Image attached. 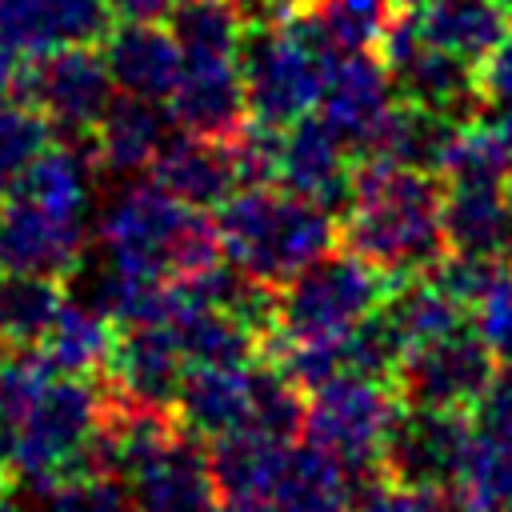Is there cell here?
Returning <instances> with one entry per match:
<instances>
[{
    "instance_id": "obj_1",
    "label": "cell",
    "mask_w": 512,
    "mask_h": 512,
    "mask_svg": "<svg viewBox=\"0 0 512 512\" xmlns=\"http://www.w3.org/2000/svg\"><path fill=\"white\" fill-rule=\"evenodd\" d=\"M104 404L108 392L88 376L56 372L40 348H12L0 360V468L36 492L88 476Z\"/></svg>"
},
{
    "instance_id": "obj_2",
    "label": "cell",
    "mask_w": 512,
    "mask_h": 512,
    "mask_svg": "<svg viewBox=\"0 0 512 512\" xmlns=\"http://www.w3.org/2000/svg\"><path fill=\"white\" fill-rule=\"evenodd\" d=\"M340 244L388 280L428 272L444 252V184L436 172L364 156L352 168Z\"/></svg>"
},
{
    "instance_id": "obj_3",
    "label": "cell",
    "mask_w": 512,
    "mask_h": 512,
    "mask_svg": "<svg viewBox=\"0 0 512 512\" xmlns=\"http://www.w3.org/2000/svg\"><path fill=\"white\" fill-rule=\"evenodd\" d=\"M96 256L140 280H188L224 252L208 212L176 200L160 180L128 176L96 216Z\"/></svg>"
},
{
    "instance_id": "obj_4",
    "label": "cell",
    "mask_w": 512,
    "mask_h": 512,
    "mask_svg": "<svg viewBox=\"0 0 512 512\" xmlns=\"http://www.w3.org/2000/svg\"><path fill=\"white\" fill-rule=\"evenodd\" d=\"M216 212L224 260L268 288H280L340 244L332 208L292 188L240 184Z\"/></svg>"
},
{
    "instance_id": "obj_5",
    "label": "cell",
    "mask_w": 512,
    "mask_h": 512,
    "mask_svg": "<svg viewBox=\"0 0 512 512\" xmlns=\"http://www.w3.org/2000/svg\"><path fill=\"white\" fill-rule=\"evenodd\" d=\"M332 48L308 28V20H280L248 28L240 44V76L248 96V116L272 128L316 112Z\"/></svg>"
},
{
    "instance_id": "obj_6",
    "label": "cell",
    "mask_w": 512,
    "mask_h": 512,
    "mask_svg": "<svg viewBox=\"0 0 512 512\" xmlns=\"http://www.w3.org/2000/svg\"><path fill=\"white\" fill-rule=\"evenodd\" d=\"M388 288L392 280L380 268L352 256L348 248H332L276 288V332L288 340L344 336L380 308Z\"/></svg>"
},
{
    "instance_id": "obj_7",
    "label": "cell",
    "mask_w": 512,
    "mask_h": 512,
    "mask_svg": "<svg viewBox=\"0 0 512 512\" xmlns=\"http://www.w3.org/2000/svg\"><path fill=\"white\" fill-rule=\"evenodd\" d=\"M404 396L384 376L368 372H340L304 404V440L340 460L348 472L380 468V448L400 416Z\"/></svg>"
},
{
    "instance_id": "obj_8",
    "label": "cell",
    "mask_w": 512,
    "mask_h": 512,
    "mask_svg": "<svg viewBox=\"0 0 512 512\" xmlns=\"http://www.w3.org/2000/svg\"><path fill=\"white\" fill-rule=\"evenodd\" d=\"M376 56L384 60L396 96L456 120H468L472 108L480 104V88H476V64L460 60L456 52L432 44L420 24L416 12H396L392 28L384 32Z\"/></svg>"
},
{
    "instance_id": "obj_9",
    "label": "cell",
    "mask_w": 512,
    "mask_h": 512,
    "mask_svg": "<svg viewBox=\"0 0 512 512\" xmlns=\"http://www.w3.org/2000/svg\"><path fill=\"white\" fill-rule=\"evenodd\" d=\"M20 88L24 100L40 108V116L72 140L92 136V128L100 124L104 108L116 96L100 44H64L36 56L32 64H24Z\"/></svg>"
},
{
    "instance_id": "obj_10",
    "label": "cell",
    "mask_w": 512,
    "mask_h": 512,
    "mask_svg": "<svg viewBox=\"0 0 512 512\" xmlns=\"http://www.w3.org/2000/svg\"><path fill=\"white\" fill-rule=\"evenodd\" d=\"M500 372L496 352L480 336V328H452L432 340L412 344L396 364V392L404 404H428V408H472L492 376Z\"/></svg>"
},
{
    "instance_id": "obj_11",
    "label": "cell",
    "mask_w": 512,
    "mask_h": 512,
    "mask_svg": "<svg viewBox=\"0 0 512 512\" xmlns=\"http://www.w3.org/2000/svg\"><path fill=\"white\" fill-rule=\"evenodd\" d=\"M472 424L456 408H428V404H404L392 420L384 448H380V472L400 484H428V488H460L464 460H468Z\"/></svg>"
},
{
    "instance_id": "obj_12",
    "label": "cell",
    "mask_w": 512,
    "mask_h": 512,
    "mask_svg": "<svg viewBox=\"0 0 512 512\" xmlns=\"http://www.w3.org/2000/svg\"><path fill=\"white\" fill-rule=\"evenodd\" d=\"M120 480L136 512H212L220 500L208 448L180 424L156 436Z\"/></svg>"
},
{
    "instance_id": "obj_13",
    "label": "cell",
    "mask_w": 512,
    "mask_h": 512,
    "mask_svg": "<svg viewBox=\"0 0 512 512\" xmlns=\"http://www.w3.org/2000/svg\"><path fill=\"white\" fill-rule=\"evenodd\" d=\"M396 84L376 52H332L316 116L356 152L368 156L388 112L396 108Z\"/></svg>"
},
{
    "instance_id": "obj_14",
    "label": "cell",
    "mask_w": 512,
    "mask_h": 512,
    "mask_svg": "<svg viewBox=\"0 0 512 512\" xmlns=\"http://www.w3.org/2000/svg\"><path fill=\"white\" fill-rule=\"evenodd\" d=\"M84 244L88 220L60 216L16 188L0 200V268L64 280L84 260Z\"/></svg>"
},
{
    "instance_id": "obj_15",
    "label": "cell",
    "mask_w": 512,
    "mask_h": 512,
    "mask_svg": "<svg viewBox=\"0 0 512 512\" xmlns=\"http://www.w3.org/2000/svg\"><path fill=\"white\" fill-rule=\"evenodd\" d=\"M180 80L172 88L168 116L180 132L232 140L248 124V96L240 76V52H180Z\"/></svg>"
},
{
    "instance_id": "obj_16",
    "label": "cell",
    "mask_w": 512,
    "mask_h": 512,
    "mask_svg": "<svg viewBox=\"0 0 512 512\" xmlns=\"http://www.w3.org/2000/svg\"><path fill=\"white\" fill-rule=\"evenodd\" d=\"M468 424L472 440L460 476L468 508H512V368L492 376Z\"/></svg>"
},
{
    "instance_id": "obj_17",
    "label": "cell",
    "mask_w": 512,
    "mask_h": 512,
    "mask_svg": "<svg viewBox=\"0 0 512 512\" xmlns=\"http://www.w3.org/2000/svg\"><path fill=\"white\" fill-rule=\"evenodd\" d=\"M352 148L316 116H300L288 128H280V164L276 180L308 200H320L324 208H344L352 188Z\"/></svg>"
},
{
    "instance_id": "obj_18",
    "label": "cell",
    "mask_w": 512,
    "mask_h": 512,
    "mask_svg": "<svg viewBox=\"0 0 512 512\" xmlns=\"http://www.w3.org/2000/svg\"><path fill=\"white\" fill-rule=\"evenodd\" d=\"M252 396H256V364H188L184 380L176 388L172 412L176 424L200 440L228 436L236 428H248L252 420Z\"/></svg>"
},
{
    "instance_id": "obj_19",
    "label": "cell",
    "mask_w": 512,
    "mask_h": 512,
    "mask_svg": "<svg viewBox=\"0 0 512 512\" xmlns=\"http://www.w3.org/2000/svg\"><path fill=\"white\" fill-rule=\"evenodd\" d=\"M184 368H188V356L172 324H128L116 336V348L104 372L112 376L116 396L148 408H172Z\"/></svg>"
},
{
    "instance_id": "obj_20",
    "label": "cell",
    "mask_w": 512,
    "mask_h": 512,
    "mask_svg": "<svg viewBox=\"0 0 512 512\" xmlns=\"http://www.w3.org/2000/svg\"><path fill=\"white\" fill-rule=\"evenodd\" d=\"M108 72L116 92L144 96V100H168L180 80V44L160 20H120L100 40Z\"/></svg>"
},
{
    "instance_id": "obj_21",
    "label": "cell",
    "mask_w": 512,
    "mask_h": 512,
    "mask_svg": "<svg viewBox=\"0 0 512 512\" xmlns=\"http://www.w3.org/2000/svg\"><path fill=\"white\" fill-rule=\"evenodd\" d=\"M168 136H172V116H168V108H160V100L120 92V96H112V104L104 108V116L88 140H92L96 168L128 180L156 164Z\"/></svg>"
},
{
    "instance_id": "obj_22",
    "label": "cell",
    "mask_w": 512,
    "mask_h": 512,
    "mask_svg": "<svg viewBox=\"0 0 512 512\" xmlns=\"http://www.w3.org/2000/svg\"><path fill=\"white\" fill-rule=\"evenodd\" d=\"M152 180H160L176 200L208 212L220 208L244 180L232 156L228 140L216 136H196V132H176L160 148L152 164Z\"/></svg>"
},
{
    "instance_id": "obj_23",
    "label": "cell",
    "mask_w": 512,
    "mask_h": 512,
    "mask_svg": "<svg viewBox=\"0 0 512 512\" xmlns=\"http://www.w3.org/2000/svg\"><path fill=\"white\" fill-rule=\"evenodd\" d=\"M288 456H292V444L264 436L256 428H236L228 436H216L208 460H212L220 500H236V504L272 512V496L284 480Z\"/></svg>"
},
{
    "instance_id": "obj_24",
    "label": "cell",
    "mask_w": 512,
    "mask_h": 512,
    "mask_svg": "<svg viewBox=\"0 0 512 512\" xmlns=\"http://www.w3.org/2000/svg\"><path fill=\"white\" fill-rule=\"evenodd\" d=\"M116 336H120V328L104 308H96V304H88L80 296H72V300L64 296L52 328L40 340V352L56 372L92 376V372L108 368Z\"/></svg>"
},
{
    "instance_id": "obj_25",
    "label": "cell",
    "mask_w": 512,
    "mask_h": 512,
    "mask_svg": "<svg viewBox=\"0 0 512 512\" xmlns=\"http://www.w3.org/2000/svg\"><path fill=\"white\" fill-rule=\"evenodd\" d=\"M416 24L432 44L468 64H480L512 32V20L496 0H424Z\"/></svg>"
},
{
    "instance_id": "obj_26",
    "label": "cell",
    "mask_w": 512,
    "mask_h": 512,
    "mask_svg": "<svg viewBox=\"0 0 512 512\" xmlns=\"http://www.w3.org/2000/svg\"><path fill=\"white\" fill-rule=\"evenodd\" d=\"M96 160L92 148L80 152L76 144H44L40 156L28 164V172L20 176L16 192H24L28 200L72 216V220H88L92 208V188H96Z\"/></svg>"
},
{
    "instance_id": "obj_27",
    "label": "cell",
    "mask_w": 512,
    "mask_h": 512,
    "mask_svg": "<svg viewBox=\"0 0 512 512\" xmlns=\"http://www.w3.org/2000/svg\"><path fill=\"white\" fill-rule=\"evenodd\" d=\"M508 212H512L508 184H444V236H448V248L484 252V256L500 260V240H504Z\"/></svg>"
},
{
    "instance_id": "obj_28",
    "label": "cell",
    "mask_w": 512,
    "mask_h": 512,
    "mask_svg": "<svg viewBox=\"0 0 512 512\" xmlns=\"http://www.w3.org/2000/svg\"><path fill=\"white\" fill-rule=\"evenodd\" d=\"M352 476L356 472H348L316 444H292L284 480L272 496V512H352Z\"/></svg>"
},
{
    "instance_id": "obj_29",
    "label": "cell",
    "mask_w": 512,
    "mask_h": 512,
    "mask_svg": "<svg viewBox=\"0 0 512 512\" xmlns=\"http://www.w3.org/2000/svg\"><path fill=\"white\" fill-rule=\"evenodd\" d=\"M380 312L400 332V340L412 348L420 340H432L440 332H452L464 324V304L452 300L432 272H416L404 280H392L388 296L380 300Z\"/></svg>"
},
{
    "instance_id": "obj_30",
    "label": "cell",
    "mask_w": 512,
    "mask_h": 512,
    "mask_svg": "<svg viewBox=\"0 0 512 512\" xmlns=\"http://www.w3.org/2000/svg\"><path fill=\"white\" fill-rule=\"evenodd\" d=\"M60 304H64L60 280L0 268V344L4 348H40Z\"/></svg>"
},
{
    "instance_id": "obj_31",
    "label": "cell",
    "mask_w": 512,
    "mask_h": 512,
    "mask_svg": "<svg viewBox=\"0 0 512 512\" xmlns=\"http://www.w3.org/2000/svg\"><path fill=\"white\" fill-rule=\"evenodd\" d=\"M392 0H308V28L332 52H376L396 20Z\"/></svg>"
},
{
    "instance_id": "obj_32",
    "label": "cell",
    "mask_w": 512,
    "mask_h": 512,
    "mask_svg": "<svg viewBox=\"0 0 512 512\" xmlns=\"http://www.w3.org/2000/svg\"><path fill=\"white\" fill-rule=\"evenodd\" d=\"M52 124L32 108L28 100H4L0 96V200L20 184L28 164L48 144Z\"/></svg>"
},
{
    "instance_id": "obj_33",
    "label": "cell",
    "mask_w": 512,
    "mask_h": 512,
    "mask_svg": "<svg viewBox=\"0 0 512 512\" xmlns=\"http://www.w3.org/2000/svg\"><path fill=\"white\" fill-rule=\"evenodd\" d=\"M40 52L64 44H100L112 28V12L104 0H32Z\"/></svg>"
},
{
    "instance_id": "obj_34",
    "label": "cell",
    "mask_w": 512,
    "mask_h": 512,
    "mask_svg": "<svg viewBox=\"0 0 512 512\" xmlns=\"http://www.w3.org/2000/svg\"><path fill=\"white\" fill-rule=\"evenodd\" d=\"M36 512H136L112 476H72L40 492Z\"/></svg>"
},
{
    "instance_id": "obj_35",
    "label": "cell",
    "mask_w": 512,
    "mask_h": 512,
    "mask_svg": "<svg viewBox=\"0 0 512 512\" xmlns=\"http://www.w3.org/2000/svg\"><path fill=\"white\" fill-rule=\"evenodd\" d=\"M36 56L44 52L32 0H0V84L20 80L24 64H32Z\"/></svg>"
},
{
    "instance_id": "obj_36",
    "label": "cell",
    "mask_w": 512,
    "mask_h": 512,
    "mask_svg": "<svg viewBox=\"0 0 512 512\" xmlns=\"http://www.w3.org/2000/svg\"><path fill=\"white\" fill-rule=\"evenodd\" d=\"M480 312V336L488 340V348L496 352V360L504 368H512V268H504L496 276V284L484 292V300L476 304Z\"/></svg>"
},
{
    "instance_id": "obj_37",
    "label": "cell",
    "mask_w": 512,
    "mask_h": 512,
    "mask_svg": "<svg viewBox=\"0 0 512 512\" xmlns=\"http://www.w3.org/2000/svg\"><path fill=\"white\" fill-rule=\"evenodd\" d=\"M236 8V16L244 20V28H264V24H280L292 16L296 0H228Z\"/></svg>"
},
{
    "instance_id": "obj_38",
    "label": "cell",
    "mask_w": 512,
    "mask_h": 512,
    "mask_svg": "<svg viewBox=\"0 0 512 512\" xmlns=\"http://www.w3.org/2000/svg\"><path fill=\"white\" fill-rule=\"evenodd\" d=\"M112 16L120 20H164L172 0H104Z\"/></svg>"
},
{
    "instance_id": "obj_39",
    "label": "cell",
    "mask_w": 512,
    "mask_h": 512,
    "mask_svg": "<svg viewBox=\"0 0 512 512\" xmlns=\"http://www.w3.org/2000/svg\"><path fill=\"white\" fill-rule=\"evenodd\" d=\"M212 512H264V508H252V504H236V500H216Z\"/></svg>"
},
{
    "instance_id": "obj_40",
    "label": "cell",
    "mask_w": 512,
    "mask_h": 512,
    "mask_svg": "<svg viewBox=\"0 0 512 512\" xmlns=\"http://www.w3.org/2000/svg\"><path fill=\"white\" fill-rule=\"evenodd\" d=\"M400 12H408V8H416V4H424V0H392Z\"/></svg>"
},
{
    "instance_id": "obj_41",
    "label": "cell",
    "mask_w": 512,
    "mask_h": 512,
    "mask_svg": "<svg viewBox=\"0 0 512 512\" xmlns=\"http://www.w3.org/2000/svg\"><path fill=\"white\" fill-rule=\"evenodd\" d=\"M4 492H8V472L0 468V496H4Z\"/></svg>"
},
{
    "instance_id": "obj_42",
    "label": "cell",
    "mask_w": 512,
    "mask_h": 512,
    "mask_svg": "<svg viewBox=\"0 0 512 512\" xmlns=\"http://www.w3.org/2000/svg\"><path fill=\"white\" fill-rule=\"evenodd\" d=\"M472 512H512V508H472Z\"/></svg>"
},
{
    "instance_id": "obj_43",
    "label": "cell",
    "mask_w": 512,
    "mask_h": 512,
    "mask_svg": "<svg viewBox=\"0 0 512 512\" xmlns=\"http://www.w3.org/2000/svg\"><path fill=\"white\" fill-rule=\"evenodd\" d=\"M296 4H308V0H296Z\"/></svg>"
}]
</instances>
